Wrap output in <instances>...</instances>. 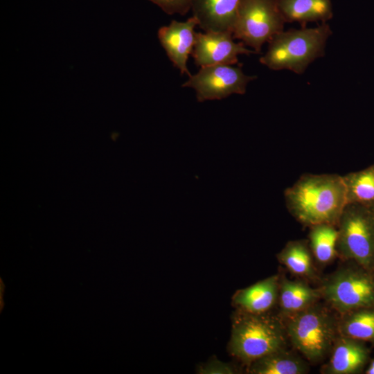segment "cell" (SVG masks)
<instances>
[{
	"label": "cell",
	"mask_w": 374,
	"mask_h": 374,
	"mask_svg": "<svg viewBox=\"0 0 374 374\" xmlns=\"http://www.w3.org/2000/svg\"><path fill=\"white\" fill-rule=\"evenodd\" d=\"M281 261L294 273L307 274L311 271L312 262L310 253L301 242L287 244L280 253Z\"/></svg>",
	"instance_id": "obj_20"
},
{
	"label": "cell",
	"mask_w": 374,
	"mask_h": 374,
	"mask_svg": "<svg viewBox=\"0 0 374 374\" xmlns=\"http://www.w3.org/2000/svg\"><path fill=\"white\" fill-rule=\"evenodd\" d=\"M337 225L341 254L374 274V213L354 204L345 207Z\"/></svg>",
	"instance_id": "obj_4"
},
{
	"label": "cell",
	"mask_w": 374,
	"mask_h": 374,
	"mask_svg": "<svg viewBox=\"0 0 374 374\" xmlns=\"http://www.w3.org/2000/svg\"><path fill=\"white\" fill-rule=\"evenodd\" d=\"M290 213L301 223L337 224L347 205L342 176L305 174L284 192Z\"/></svg>",
	"instance_id": "obj_1"
},
{
	"label": "cell",
	"mask_w": 374,
	"mask_h": 374,
	"mask_svg": "<svg viewBox=\"0 0 374 374\" xmlns=\"http://www.w3.org/2000/svg\"><path fill=\"white\" fill-rule=\"evenodd\" d=\"M277 290V277L272 276L238 292L233 303L244 312L260 314L274 305Z\"/></svg>",
	"instance_id": "obj_13"
},
{
	"label": "cell",
	"mask_w": 374,
	"mask_h": 374,
	"mask_svg": "<svg viewBox=\"0 0 374 374\" xmlns=\"http://www.w3.org/2000/svg\"><path fill=\"white\" fill-rule=\"evenodd\" d=\"M344 332L348 337L374 342V308L358 309L344 324Z\"/></svg>",
	"instance_id": "obj_19"
},
{
	"label": "cell",
	"mask_w": 374,
	"mask_h": 374,
	"mask_svg": "<svg viewBox=\"0 0 374 374\" xmlns=\"http://www.w3.org/2000/svg\"><path fill=\"white\" fill-rule=\"evenodd\" d=\"M332 31L327 23L315 27L283 30L269 41L260 62L271 70H289L303 74L314 60L326 53Z\"/></svg>",
	"instance_id": "obj_2"
},
{
	"label": "cell",
	"mask_w": 374,
	"mask_h": 374,
	"mask_svg": "<svg viewBox=\"0 0 374 374\" xmlns=\"http://www.w3.org/2000/svg\"><path fill=\"white\" fill-rule=\"evenodd\" d=\"M317 296V292L307 285L297 282L284 281L280 290V305L285 312H299L312 303Z\"/></svg>",
	"instance_id": "obj_18"
},
{
	"label": "cell",
	"mask_w": 374,
	"mask_h": 374,
	"mask_svg": "<svg viewBox=\"0 0 374 374\" xmlns=\"http://www.w3.org/2000/svg\"><path fill=\"white\" fill-rule=\"evenodd\" d=\"M196 26L198 22L193 16L185 21H172L158 30V39L174 66L188 76L187 62L195 43Z\"/></svg>",
	"instance_id": "obj_10"
},
{
	"label": "cell",
	"mask_w": 374,
	"mask_h": 374,
	"mask_svg": "<svg viewBox=\"0 0 374 374\" xmlns=\"http://www.w3.org/2000/svg\"><path fill=\"white\" fill-rule=\"evenodd\" d=\"M346 187L347 204L374 208V163L342 176Z\"/></svg>",
	"instance_id": "obj_15"
},
{
	"label": "cell",
	"mask_w": 374,
	"mask_h": 374,
	"mask_svg": "<svg viewBox=\"0 0 374 374\" xmlns=\"http://www.w3.org/2000/svg\"><path fill=\"white\" fill-rule=\"evenodd\" d=\"M288 333L294 346L308 359L324 356L333 339V328L323 312L312 309L297 314L288 324Z\"/></svg>",
	"instance_id": "obj_7"
},
{
	"label": "cell",
	"mask_w": 374,
	"mask_h": 374,
	"mask_svg": "<svg viewBox=\"0 0 374 374\" xmlns=\"http://www.w3.org/2000/svg\"><path fill=\"white\" fill-rule=\"evenodd\" d=\"M285 22L327 23L333 17L332 0H276Z\"/></svg>",
	"instance_id": "obj_12"
},
{
	"label": "cell",
	"mask_w": 374,
	"mask_h": 374,
	"mask_svg": "<svg viewBox=\"0 0 374 374\" xmlns=\"http://www.w3.org/2000/svg\"><path fill=\"white\" fill-rule=\"evenodd\" d=\"M202 373H233L229 365L218 361H212L201 369Z\"/></svg>",
	"instance_id": "obj_22"
},
{
	"label": "cell",
	"mask_w": 374,
	"mask_h": 374,
	"mask_svg": "<svg viewBox=\"0 0 374 374\" xmlns=\"http://www.w3.org/2000/svg\"><path fill=\"white\" fill-rule=\"evenodd\" d=\"M372 210H373V213H374V208H373Z\"/></svg>",
	"instance_id": "obj_24"
},
{
	"label": "cell",
	"mask_w": 374,
	"mask_h": 374,
	"mask_svg": "<svg viewBox=\"0 0 374 374\" xmlns=\"http://www.w3.org/2000/svg\"><path fill=\"white\" fill-rule=\"evenodd\" d=\"M251 373L256 374H301L305 372L302 362L280 350L252 362Z\"/></svg>",
	"instance_id": "obj_16"
},
{
	"label": "cell",
	"mask_w": 374,
	"mask_h": 374,
	"mask_svg": "<svg viewBox=\"0 0 374 374\" xmlns=\"http://www.w3.org/2000/svg\"><path fill=\"white\" fill-rule=\"evenodd\" d=\"M283 344V332L275 321L246 312L235 315L229 350L236 358L252 363L280 350Z\"/></svg>",
	"instance_id": "obj_3"
},
{
	"label": "cell",
	"mask_w": 374,
	"mask_h": 374,
	"mask_svg": "<svg viewBox=\"0 0 374 374\" xmlns=\"http://www.w3.org/2000/svg\"><path fill=\"white\" fill-rule=\"evenodd\" d=\"M246 47L242 42H234L231 32L196 33L191 55L195 64L200 67L215 64L232 65L238 63V55L256 53L253 50Z\"/></svg>",
	"instance_id": "obj_9"
},
{
	"label": "cell",
	"mask_w": 374,
	"mask_h": 374,
	"mask_svg": "<svg viewBox=\"0 0 374 374\" xmlns=\"http://www.w3.org/2000/svg\"><path fill=\"white\" fill-rule=\"evenodd\" d=\"M256 78V75L245 74L239 66L215 64L201 67L197 73L188 76L181 87L193 89L197 100L204 102L244 94L248 84Z\"/></svg>",
	"instance_id": "obj_6"
},
{
	"label": "cell",
	"mask_w": 374,
	"mask_h": 374,
	"mask_svg": "<svg viewBox=\"0 0 374 374\" xmlns=\"http://www.w3.org/2000/svg\"><path fill=\"white\" fill-rule=\"evenodd\" d=\"M241 0H192L193 16L198 26L206 31L233 33Z\"/></svg>",
	"instance_id": "obj_11"
},
{
	"label": "cell",
	"mask_w": 374,
	"mask_h": 374,
	"mask_svg": "<svg viewBox=\"0 0 374 374\" xmlns=\"http://www.w3.org/2000/svg\"><path fill=\"white\" fill-rule=\"evenodd\" d=\"M285 23L276 0H241L233 36L260 53L265 42L283 30Z\"/></svg>",
	"instance_id": "obj_5"
},
{
	"label": "cell",
	"mask_w": 374,
	"mask_h": 374,
	"mask_svg": "<svg viewBox=\"0 0 374 374\" xmlns=\"http://www.w3.org/2000/svg\"><path fill=\"white\" fill-rule=\"evenodd\" d=\"M168 15H186L191 9L192 0H149Z\"/></svg>",
	"instance_id": "obj_21"
},
{
	"label": "cell",
	"mask_w": 374,
	"mask_h": 374,
	"mask_svg": "<svg viewBox=\"0 0 374 374\" xmlns=\"http://www.w3.org/2000/svg\"><path fill=\"white\" fill-rule=\"evenodd\" d=\"M368 357L367 348L358 340L351 338L339 341L330 362V371L335 374L354 373L365 364Z\"/></svg>",
	"instance_id": "obj_14"
},
{
	"label": "cell",
	"mask_w": 374,
	"mask_h": 374,
	"mask_svg": "<svg viewBox=\"0 0 374 374\" xmlns=\"http://www.w3.org/2000/svg\"><path fill=\"white\" fill-rule=\"evenodd\" d=\"M324 293L341 311L374 308V274L363 267L345 270L328 283Z\"/></svg>",
	"instance_id": "obj_8"
},
{
	"label": "cell",
	"mask_w": 374,
	"mask_h": 374,
	"mask_svg": "<svg viewBox=\"0 0 374 374\" xmlns=\"http://www.w3.org/2000/svg\"><path fill=\"white\" fill-rule=\"evenodd\" d=\"M334 224H319L312 226L310 245L317 259L321 262L330 260L335 256L338 240V229Z\"/></svg>",
	"instance_id": "obj_17"
},
{
	"label": "cell",
	"mask_w": 374,
	"mask_h": 374,
	"mask_svg": "<svg viewBox=\"0 0 374 374\" xmlns=\"http://www.w3.org/2000/svg\"><path fill=\"white\" fill-rule=\"evenodd\" d=\"M366 373L367 374H374V360H373L371 362L369 367L366 370Z\"/></svg>",
	"instance_id": "obj_23"
}]
</instances>
